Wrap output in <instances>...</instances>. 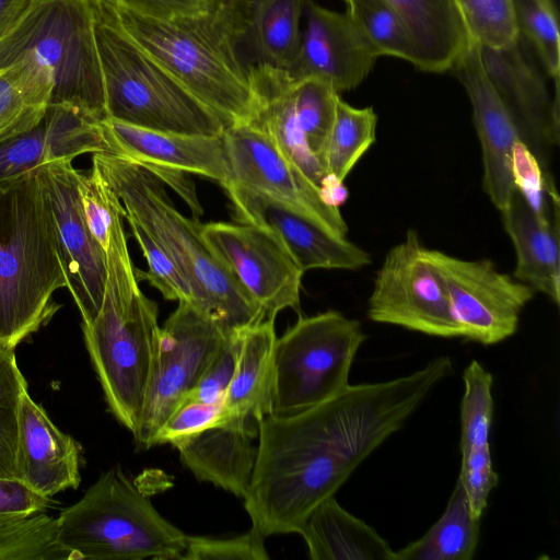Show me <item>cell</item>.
Masks as SVG:
<instances>
[{"label": "cell", "mask_w": 560, "mask_h": 560, "mask_svg": "<svg viewBox=\"0 0 560 560\" xmlns=\"http://www.w3.org/2000/svg\"><path fill=\"white\" fill-rule=\"evenodd\" d=\"M230 415L223 404L195 400L183 402L164 422L154 438V445L175 443L208 428L228 422Z\"/></svg>", "instance_id": "obj_43"}, {"label": "cell", "mask_w": 560, "mask_h": 560, "mask_svg": "<svg viewBox=\"0 0 560 560\" xmlns=\"http://www.w3.org/2000/svg\"><path fill=\"white\" fill-rule=\"evenodd\" d=\"M30 0H0V36L16 21Z\"/></svg>", "instance_id": "obj_47"}, {"label": "cell", "mask_w": 560, "mask_h": 560, "mask_svg": "<svg viewBox=\"0 0 560 560\" xmlns=\"http://www.w3.org/2000/svg\"><path fill=\"white\" fill-rule=\"evenodd\" d=\"M92 164L121 201L126 215L136 218L172 257L191 288L194 304L225 334L266 319L210 252L201 237L200 223L175 208L160 176L107 152L93 154Z\"/></svg>", "instance_id": "obj_5"}, {"label": "cell", "mask_w": 560, "mask_h": 560, "mask_svg": "<svg viewBox=\"0 0 560 560\" xmlns=\"http://www.w3.org/2000/svg\"><path fill=\"white\" fill-rule=\"evenodd\" d=\"M485 71L536 163L542 186L555 185L550 164L559 144V83L551 95L530 47L520 37L505 48L480 47Z\"/></svg>", "instance_id": "obj_14"}, {"label": "cell", "mask_w": 560, "mask_h": 560, "mask_svg": "<svg viewBox=\"0 0 560 560\" xmlns=\"http://www.w3.org/2000/svg\"><path fill=\"white\" fill-rule=\"evenodd\" d=\"M458 480L474 516L481 520L490 492L499 482L492 465L490 444L462 452Z\"/></svg>", "instance_id": "obj_44"}, {"label": "cell", "mask_w": 560, "mask_h": 560, "mask_svg": "<svg viewBox=\"0 0 560 560\" xmlns=\"http://www.w3.org/2000/svg\"><path fill=\"white\" fill-rule=\"evenodd\" d=\"M125 219L147 259L148 271H140L141 279L148 280L166 300L194 303L188 281L167 252L136 218L126 215Z\"/></svg>", "instance_id": "obj_40"}, {"label": "cell", "mask_w": 560, "mask_h": 560, "mask_svg": "<svg viewBox=\"0 0 560 560\" xmlns=\"http://www.w3.org/2000/svg\"><path fill=\"white\" fill-rule=\"evenodd\" d=\"M78 190L88 228L106 252L112 232L124 223L125 208L94 164L89 172L78 171Z\"/></svg>", "instance_id": "obj_39"}, {"label": "cell", "mask_w": 560, "mask_h": 560, "mask_svg": "<svg viewBox=\"0 0 560 560\" xmlns=\"http://www.w3.org/2000/svg\"><path fill=\"white\" fill-rule=\"evenodd\" d=\"M276 339L275 319L243 329L236 369L223 400L231 420L258 424L270 415Z\"/></svg>", "instance_id": "obj_26"}, {"label": "cell", "mask_w": 560, "mask_h": 560, "mask_svg": "<svg viewBox=\"0 0 560 560\" xmlns=\"http://www.w3.org/2000/svg\"><path fill=\"white\" fill-rule=\"evenodd\" d=\"M377 115L373 107L358 108L341 96L336 103L332 128L324 153V170L340 183L376 139Z\"/></svg>", "instance_id": "obj_31"}, {"label": "cell", "mask_w": 560, "mask_h": 560, "mask_svg": "<svg viewBox=\"0 0 560 560\" xmlns=\"http://www.w3.org/2000/svg\"><path fill=\"white\" fill-rule=\"evenodd\" d=\"M106 281L101 308L82 323L84 343L114 417L132 434L141 417L155 343L158 304L139 288L124 223L106 249Z\"/></svg>", "instance_id": "obj_4"}, {"label": "cell", "mask_w": 560, "mask_h": 560, "mask_svg": "<svg viewBox=\"0 0 560 560\" xmlns=\"http://www.w3.org/2000/svg\"><path fill=\"white\" fill-rule=\"evenodd\" d=\"M365 338L360 322L339 312L299 315L275 342L270 415L296 413L346 389Z\"/></svg>", "instance_id": "obj_9"}, {"label": "cell", "mask_w": 560, "mask_h": 560, "mask_svg": "<svg viewBox=\"0 0 560 560\" xmlns=\"http://www.w3.org/2000/svg\"><path fill=\"white\" fill-rule=\"evenodd\" d=\"M107 152L101 121L68 105L49 104L32 129L0 144V182L40 165Z\"/></svg>", "instance_id": "obj_21"}, {"label": "cell", "mask_w": 560, "mask_h": 560, "mask_svg": "<svg viewBox=\"0 0 560 560\" xmlns=\"http://www.w3.org/2000/svg\"><path fill=\"white\" fill-rule=\"evenodd\" d=\"M54 215L56 232L68 272V290L82 323L98 313L106 281V253L85 222L78 190V171L72 160L38 166Z\"/></svg>", "instance_id": "obj_16"}, {"label": "cell", "mask_w": 560, "mask_h": 560, "mask_svg": "<svg viewBox=\"0 0 560 560\" xmlns=\"http://www.w3.org/2000/svg\"><path fill=\"white\" fill-rule=\"evenodd\" d=\"M306 24L287 70L295 80L318 79L338 94L358 88L380 56L349 15L304 0Z\"/></svg>", "instance_id": "obj_19"}, {"label": "cell", "mask_w": 560, "mask_h": 560, "mask_svg": "<svg viewBox=\"0 0 560 560\" xmlns=\"http://www.w3.org/2000/svg\"><path fill=\"white\" fill-rule=\"evenodd\" d=\"M57 533V518L44 512L0 522V560H68Z\"/></svg>", "instance_id": "obj_35"}, {"label": "cell", "mask_w": 560, "mask_h": 560, "mask_svg": "<svg viewBox=\"0 0 560 560\" xmlns=\"http://www.w3.org/2000/svg\"><path fill=\"white\" fill-rule=\"evenodd\" d=\"M290 78V93L299 130L310 152L324 170V153L340 94L318 79Z\"/></svg>", "instance_id": "obj_32"}, {"label": "cell", "mask_w": 560, "mask_h": 560, "mask_svg": "<svg viewBox=\"0 0 560 560\" xmlns=\"http://www.w3.org/2000/svg\"><path fill=\"white\" fill-rule=\"evenodd\" d=\"M106 118L149 130L219 137L225 124L93 0Z\"/></svg>", "instance_id": "obj_6"}, {"label": "cell", "mask_w": 560, "mask_h": 560, "mask_svg": "<svg viewBox=\"0 0 560 560\" xmlns=\"http://www.w3.org/2000/svg\"><path fill=\"white\" fill-rule=\"evenodd\" d=\"M401 18L413 45L418 70H452L470 38L455 0H387Z\"/></svg>", "instance_id": "obj_25"}, {"label": "cell", "mask_w": 560, "mask_h": 560, "mask_svg": "<svg viewBox=\"0 0 560 560\" xmlns=\"http://www.w3.org/2000/svg\"><path fill=\"white\" fill-rule=\"evenodd\" d=\"M298 534L313 560H395L388 542L345 510L335 495L308 514Z\"/></svg>", "instance_id": "obj_27"}, {"label": "cell", "mask_w": 560, "mask_h": 560, "mask_svg": "<svg viewBox=\"0 0 560 560\" xmlns=\"http://www.w3.org/2000/svg\"><path fill=\"white\" fill-rule=\"evenodd\" d=\"M460 402V453L488 445L493 417V378L478 361H471L463 374Z\"/></svg>", "instance_id": "obj_36"}, {"label": "cell", "mask_w": 560, "mask_h": 560, "mask_svg": "<svg viewBox=\"0 0 560 560\" xmlns=\"http://www.w3.org/2000/svg\"><path fill=\"white\" fill-rule=\"evenodd\" d=\"M346 13L380 56L404 59L415 66L416 55L406 26L387 0H343Z\"/></svg>", "instance_id": "obj_33"}, {"label": "cell", "mask_w": 560, "mask_h": 560, "mask_svg": "<svg viewBox=\"0 0 560 560\" xmlns=\"http://www.w3.org/2000/svg\"><path fill=\"white\" fill-rule=\"evenodd\" d=\"M25 390L14 349L0 346V479H15L19 405Z\"/></svg>", "instance_id": "obj_37"}, {"label": "cell", "mask_w": 560, "mask_h": 560, "mask_svg": "<svg viewBox=\"0 0 560 560\" xmlns=\"http://www.w3.org/2000/svg\"><path fill=\"white\" fill-rule=\"evenodd\" d=\"M452 70L463 85L482 152V189L502 211L520 186L516 159L524 147L509 112L493 89L481 61L479 45L470 39Z\"/></svg>", "instance_id": "obj_17"}, {"label": "cell", "mask_w": 560, "mask_h": 560, "mask_svg": "<svg viewBox=\"0 0 560 560\" xmlns=\"http://www.w3.org/2000/svg\"><path fill=\"white\" fill-rule=\"evenodd\" d=\"M520 37L539 59L546 74L559 83L560 33L553 0H513Z\"/></svg>", "instance_id": "obj_34"}, {"label": "cell", "mask_w": 560, "mask_h": 560, "mask_svg": "<svg viewBox=\"0 0 560 560\" xmlns=\"http://www.w3.org/2000/svg\"><path fill=\"white\" fill-rule=\"evenodd\" d=\"M25 54L50 71V104L106 118L93 0H30L0 36V70Z\"/></svg>", "instance_id": "obj_8"}, {"label": "cell", "mask_w": 560, "mask_h": 560, "mask_svg": "<svg viewBox=\"0 0 560 560\" xmlns=\"http://www.w3.org/2000/svg\"><path fill=\"white\" fill-rule=\"evenodd\" d=\"M265 537L250 528L246 534L232 538H211L186 535L180 559L188 560H266Z\"/></svg>", "instance_id": "obj_41"}, {"label": "cell", "mask_w": 560, "mask_h": 560, "mask_svg": "<svg viewBox=\"0 0 560 560\" xmlns=\"http://www.w3.org/2000/svg\"><path fill=\"white\" fill-rule=\"evenodd\" d=\"M368 316L430 336L463 337L446 289L425 258L417 231L408 230L387 252L369 298Z\"/></svg>", "instance_id": "obj_11"}, {"label": "cell", "mask_w": 560, "mask_h": 560, "mask_svg": "<svg viewBox=\"0 0 560 560\" xmlns=\"http://www.w3.org/2000/svg\"><path fill=\"white\" fill-rule=\"evenodd\" d=\"M199 228L210 252L266 319H275L285 308L301 315L304 271L271 233L245 223L210 222Z\"/></svg>", "instance_id": "obj_13"}, {"label": "cell", "mask_w": 560, "mask_h": 560, "mask_svg": "<svg viewBox=\"0 0 560 560\" xmlns=\"http://www.w3.org/2000/svg\"><path fill=\"white\" fill-rule=\"evenodd\" d=\"M549 206L542 213L520 185L500 212L516 255L513 278L559 304L560 211L557 190L551 192Z\"/></svg>", "instance_id": "obj_23"}, {"label": "cell", "mask_w": 560, "mask_h": 560, "mask_svg": "<svg viewBox=\"0 0 560 560\" xmlns=\"http://www.w3.org/2000/svg\"><path fill=\"white\" fill-rule=\"evenodd\" d=\"M68 560L180 559L186 534L165 520L119 467L103 472L57 518Z\"/></svg>", "instance_id": "obj_7"}, {"label": "cell", "mask_w": 560, "mask_h": 560, "mask_svg": "<svg viewBox=\"0 0 560 560\" xmlns=\"http://www.w3.org/2000/svg\"><path fill=\"white\" fill-rule=\"evenodd\" d=\"M52 93L50 71L33 54L0 70V144L43 118Z\"/></svg>", "instance_id": "obj_28"}, {"label": "cell", "mask_w": 560, "mask_h": 560, "mask_svg": "<svg viewBox=\"0 0 560 560\" xmlns=\"http://www.w3.org/2000/svg\"><path fill=\"white\" fill-rule=\"evenodd\" d=\"M122 30L159 60L225 126L250 122L256 101L240 47L248 0H211L207 11L174 19L138 14L103 0Z\"/></svg>", "instance_id": "obj_2"}, {"label": "cell", "mask_w": 560, "mask_h": 560, "mask_svg": "<svg viewBox=\"0 0 560 560\" xmlns=\"http://www.w3.org/2000/svg\"><path fill=\"white\" fill-rule=\"evenodd\" d=\"M51 504L50 498L38 494L18 479H0V522L45 512Z\"/></svg>", "instance_id": "obj_45"}, {"label": "cell", "mask_w": 560, "mask_h": 560, "mask_svg": "<svg viewBox=\"0 0 560 560\" xmlns=\"http://www.w3.org/2000/svg\"><path fill=\"white\" fill-rule=\"evenodd\" d=\"M225 335L196 304L178 301L155 343L141 417L132 434L138 446H154L158 431L187 399Z\"/></svg>", "instance_id": "obj_10"}, {"label": "cell", "mask_w": 560, "mask_h": 560, "mask_svg": "<svg viewBox=\"0 0 560 560\" xmlns=\"http://www.w3.org/2000/svg\"><path fill=\"white\" fill-rule=\"evenodd\" d=\"M452 373V360L442 355L406 376L349 384L303 411L261 418L255 467L243 498L252 528L264 537L299 533L308 514L334 497Z\"/></svg>", "instance_id": "obj_1"}, {"label": "cell", "mask_w": 560, "mask_h": 560, "mask_svg": "<svg viewBox=\"0 0 560 560\" xmlns=\"http://www.w3.org/2000/svg\"><path fill=\"white\" fill-rule=\"evenodd\" d=\"M68 272L38 167L0 182V346L15 349L61 307Z\"/></svg>", "instance_id": "obj_3"}, {"label": "cell", "mask_w": 560, "mask_h": 560, "mask_svg": "<svg viewBox=\"0 0 560 560\" xmlns=\"http://www.w3.org/2000/svg\"><path fill=\"white\" fill-rule=\"evenodd\" d=\"M257 435L258 424L229 420L172 445L198 480L243 499L255 467Z\"/></svg>", "instance_id": "obj_24"}, {"label": "cell", "mask_w": 560, "mask_h": 560, "mask_svg": "<svg viewBox=\"0 0 560 560\" xmlns=\"http://www.w3.org/2000/svg\"><path fill=\"white\" fill-rule=\"evenodd\" d=\"M455 1L469 38L480 47L501 49L518 40L513 0Z\"/></svg>", "instance_id": "obj_38"}, {"label": "cell", "mask_w": 560, "mask_h": 560, "mask_svg": "<svg viewBox=\"0 0 560 560\" xmlns=\"http://www.w3.org/2000/svg\"><path fill=\"white\" fill-rule=\"evenodd\" d=\"M18 422L15 479L47 498L77 489L81 447L52 423L27 390L20 399Z\"/></svg>", "instance_id": "obj_22"}, {"label": "cell", "mask_w": 560, "mask_h": 560, "mask_svg": "<svg viewBox=\"0 0 560 560\" xmlns=\"http://www.w3.org/2000/svg\"><path fill=\"white\" fill-rule=\"evenodd\" d=\"M304 0H248V35L257 62L288 70L301 44Z\"/></svg>", "instance_id": "obj_30"}, {"label": "cell", "mask_w": 560, "mask_h": 560, "mask_svg": "<svg viewBox=\"0 0 560 560\" xmlns=\"http://www.w3.org/2000/svg\"><path fill=\"white\" fill-rule=\"evenodd\" d=\"M107 153L141 164L152 171L191 173L221 186L229 180L222 136L207 137L139 128L118 120L101 121Z\"/></svg>", "instance_id": "obj_20"}, {"label": "cell", "mask_w": 560, "mask_h": 560, "mask_svg": "<svg viewBox=\"0 0 560 560\" xmlns=\"http://www.w3.org/2000/svg\"><path fill=\"white\" fill-rule=\"evenodd\" d=\"M240 223L271 233L305 272L310 269L359 270L371 264L363 248L337 237L288 205L234 185L223 186Z\"/></svg>", "instance_id": "obj_18"}, {"label": "cell", "mask_w": 560, "mask_h": 560, "mask_svg": "<svg viewBox=\"0 0 560 560\" xmlns=\"http://www.w3.org/2000/svg\"><path fill=\"white\" fill-rule=\"evenodd\" d=\"M480 521L457 480L441 517L422 537L395 551V560H470L478 545Z\"/></svg>", "instance_id": "obj_29"}, {"label": "cell", "mask_w": 560, "mask_h": 560, "mask_svg": "<svg viewBox=\"0 0 560 560\" xmlns=\"http://www.w3.org/2000/svg\"><path fill=\"white\" fill-rule=\"evenodd\" d=\"M243 329L225 335L218 353L185 401L215 404L224 400L236 369Z\"/></svg>", "instance_id": "obj_42"}, {"label": "cell", "mask_w": 560, "mask_h": 560, "mask_svg": "<svg viewBox=\"0 0 560 560\" xmlns=\"http://www.w3.org/2000/svg\"><path fill=\"white\" fill-rule=\"evenodd\" d=\"M141 15L155 19H174L202 13L211 0H108Z\"/></svg>", "instance_id": "obj_46"}, {"label": "cell", "mask_w": 560, "mask_h": 560, "mask_svg": "<svg viewBox=\"0 0 560 560\" xmlns=\"http://www.w3.org/2000/svg\"><path fill=\"white\" fill-rule=\"evenodd\" d=\"M441 278L463 337L489 346L516 330L520 314L534 290L499 271L489 259L467 260L424 247Z\"/></svg>", "instance_id": "obj_12"}, {"label": "cell", "mask_w": 560, "mask_h": 560, "mask_svg": "<svg viewBox=\"0 0 560 560\" xmlns=\"http://www.w3.org/2000/svg\"><path fill=\"white\" fill-rule=\"evenodd\" d=\"M222 140L229 168L226 184L283 202L328 233L346 237L348 225L339 207L328 203L320 190L282 155L265 132L250 122L235 124L225 127Z\"/></svg>", "instance_id": "obj_15"}]
</instances>
